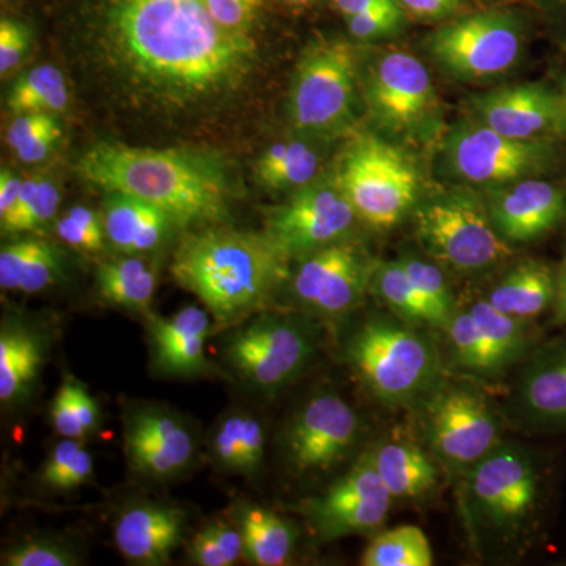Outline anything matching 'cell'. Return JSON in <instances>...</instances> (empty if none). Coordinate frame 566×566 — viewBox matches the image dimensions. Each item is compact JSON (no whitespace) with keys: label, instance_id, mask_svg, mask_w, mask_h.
I'll use <instances>...</instances> for the list:
<instances>
[{"label":"cell","instance_id":"cell-8","mask_svg":"<svg viewBox=\"0 0 566 566\" xmlns=\"http://www.w3.org/2000/svg\"><path fill=\"white\" fill-rule=\"evenodd\" d=\"M558 139H513L483 123L458 126L447 140L450 169L472 185L502 186L547 172Z\"/></svg>","mask_w":566,"mask_h":566},{"label":"cell","instance_id":"cell-32","mask_svg":"<svg viewBox=\"0 0 566 566\" xmlns=\"http://www.w3.org/2000/svg\"><path fill=\"white\" fill-rule=\"evenodd\" d=\"M70 96L65 76L51 63L35 66L14 82L7 98L13 114L25 112H63L69 107Z\"/></svg>","mask_w":566,"mask_h":566},{"label":"cell","instance_id":"cell-12","mask_svg":"<svg viewBox=\"0 0 566 566\" xmlns=\"http://www.w3.org/2000/svg\"><path fill=\"white\" fill-rule=\"evenodd\" d=\"M314 348V334L305 324L285 316H263L234 333L226 353L245 381L275 390L303 370Z\"/></svg>","mask_w":566,"mask_h":566},{"label":"cell","instance_id":"cell-22","mask_svg":"<svg viewBox=\"0 0 566 566\" xmlns=\"http://www.w3.org/2000/svg\"><path fill=\"white\" fill-rule=\"evenodd\" d=\"M517 403L534 427L566 431V342L535 354L517 387Z\"/></svg>","mask_w":566,"mask_h":566},{"label":"cell","instance_id":"cell-54","mask_svg":"<svg viewBox=\"0 0 566 566\" xmlns=\"http://www.w3.org/2000/svg\"><path fill=\"white\" fill-rule=\"evenodd\" d=\"M71 389H73V400L74 405H76L82 427H84L85 433H91L99 423L98 406H96L92 395L80 382L71 379Z\"/></svg>","mask_w":566,"mask_h":566},{"label":"cell","instance_id":"cell-6","mask_svg":"<svg viewBox=\"0 0 566 566\" xmlns=\"http://www.w3.org/2000/svg\"><path fill=\"white\" fill-rule=\"evenodd\" d=\"M357 218L378 230L398 226L416 207L419 175L406 153L374 136L349 145L334 178Z\"/></svg>","mask_w":566,"mask_h":566},{"label":"cell","instance_id":"cell-27","mask_svg":"<svg viewBox=\"0 0 566 566\" xmlns=\"http://www.w3.org/2000/svg\"><path fill=\"white\" fill-rule=\"evenodd\" d=\"M394 499H417L438 485V468L420 447L389 441L367 455Z\"/></svg>","mask_w":566,"mask_h":566},{"label":"cell","instance_id":"cell-59","mask_svg":"<svg viewBox=\"0 0 566 566\" xmlns=\"http://www.w3.org/2000/svg\"><path fill=\"white\" fill-rule=\"evenodd\" d=\"M560 92L564 93L565 99H566V77L564 82H562Z\"/></svg>","mask_w":566,"mask_h":566},{"label":"cell","instance_id":"cell-34","mask_svg":"<svg viewBox=\"0 0 566 566\" xmlns=\"http://www.w3.org/2000/svg\"><path fill=\"white\" fill-rule=\"evenodd\" d=\"M371 286L376 294L406 323L438 327L433 311L398 260L375 266Z\"/></svg>","mask_w":566,"mask_h":566},{"label":"cell","instance_id":"cell-48","mask_svg":"<svg viewBox=\"0 0 566 566\" xmlns=\"http://www.w3.org/2000/svg\"><path fill=\"white\" fill-rule=\"evenodd\" d=\"M84 449L80 439L65 438L52 449L48 463L44 465L43 482L48 486L57 488L59 480L65 474L73 458Z\"/></svg>","mask_w":566,"mask_h":566},{"label":"cell","instance_id":"cell-44","mask_svg":"<svg viewBox=\"0 0 566 566\" xmlns=\"http://www.w3.org/2000/svg\"><path fill=\"white\" fill-rule=\"evenodd\" d=\"M240 428L241 415H232L219 424L212 439L216 460L233 472H241Z\"/></svg>","mask_w":566,"mask_h":566},{"label":"cell","instance_id":"cell-11","mask_svg":"<svg viewBox=\"0 0 566 566\" xmlns=\"http://www.w3.org/2000/svg\"><path fill=\"white\" fill-rule=\"evenodd\" d=\"M501 419L475 390L452 387L434 395L424 417V438L450 468H474L502 444Z\"/></svg>","mask_w":566,"mask_h":566},{"label":"cell","instance_id":"cell-33","mask_svg":"<svg viewBox=\"0 0 566 566\" xmlns=\"http://www.w3.org/2000/svg\"><path fill=\"white\" fill-rule=\"evenodd\" d=\"M469 311L502 371L523 359L532 340L524 319L497 311L486 300L479 301Z\"/></svg>","mask_w":566,"mask_h":566},{"label":"cell","instance_id":"cell-58","mask_svg":"<svg viewBox=\"0 0 566 566\" xmlns=\"http://www.w3.org/2000/svg\"><path fill=\"white\" fill-rule=\"evenodd\" d=\"M283 2L289 3L292 7H307L311 3H314L315 0H283Z\"/></svg>","mask_w":566,"mask_h":566},{"label":"cell","instance_id":"cell-16","mask_svg":"<svg viewBox=\"0 0 566 566\" xmlns=\"http://www.w3.org/2000/svg\"><path fill=\"white\" fill-rule=\"evenodd\" d=\"M374 273L375 266L363 251L342 240L301 259L293 275V293L318 314L342 315L360 304Z\"/></svg>","mask_w":566,"mask_h":566},{"label":"cell","instance_id":"cell-36","mask_svg":"<svg viewBox=\"0 0 566 566\" xmlns=\"http://www.w3.org/2000/svg\"><path fill=\"white\" fill-rule=\"evenodd\" d=\"M61 205L57 185L43 175L22 181L20 199L7 218L0 219L3 234L36 232L54 218Z\"/></svg>","mask_w":566,"mask_h":566},{"label":"cell","instance_id":"cell-47","mask_svg":"<svg viewBox=\"0 0 566 566\" xmlns=\"http://www.w3.org/2000/svg\"><path fill=\"white\" fill-rule=\"evenodd\" d=\"M57 118L50 112H25L18 114V117L11 122L7 129L6 142L11 150L17 151L25 142L33 139L36 134L44 132L50 126L57 123Z\"/></svg>","mask_w":566,"mask_h":566},{"label":"cell","instance_id":"cell-57","mask_svg":"<svg viewBox=\"0 0 566 566\" xmlns=\"http://www.w3.org/2000/svg\"><path fill=\"white\" fill-rule=\"evenodd\" d=\"M382 2H387V0H334L333 3L334 9L348 20V18L356 17V14Z\"/></svg>","mask_w":566,"mask_h":566},{"label":"cell","instance_id":"cell-28","mask_svg":"<svg viewBox=\"0 0 566 566\" xmlns=\"http://www.w3.org/2000/svg\"><path fill=\"white\" fill-rule=\"evenodd\" d=\"M41 344L39 338L21 326H3L0 333V400L20 401L31 392L39 376Z\"/></svg>","mask_w":566,"mask_h":566},{"label":"cell","instance_id":"cell-15","mask_svg":"<svg viewBox=\"0 0 566 566\" xmlns=\"http://www.w3.org/2000/svg\"><path fill=\"white\" fill-rule=\"evenodd\" d=\"M392 501V494L365 455L326 493L305 502L301 512L319 538L333 542L381 527Z\"/></svg>","mask_w":566,"mask_h":566},{"label":"cell","instance_id":"cell-49","mask_svg":"<svg viewBox=\"0 0 566 566\" xmlns=\"http://www.w3.org/2000/svg\"><path fill=\"white\" fill-rule=\"evenodd\" d=\"M61 139L62 126L61 123L57 122L55 125L50 126V128L44 129V132L36 134L33 139L21 145V147L14 151V155L24 164L41 163L51 155V151L54 150L55 145H57Z\"/></svg>","mask_w":566,"mask_h":566},{"label":"cell","instance_id":"cell-13","mask_svg":"<svg viewBox=\"0 0 566 566\" xmlns=\"http://www.w3.org/2000/svg\"><path fill=\"white\" fill-rule=\"evenodd\" d=\"M353 205L334 181H312L268 214L266 233L290 259H304L345 240L357 221Z\"/></svg>","mask_w":566,"mask_h":566},{"label":"cell","instance_id":"cell-17","mask_svg":"<svg viewBox=\"0 0 566 566\" xmlns=\"http://www.w3.org/2000/svg\"><path fill=\"white\" fill-rule=\"evenodd\" d=\"M359 416L337 394H319L294 416L285 436L290 464L301 472L329 471L359 438Z\"/></svg>","mask_w":566,"mask_h":566},{"label":"cell","instance_id":"cell-43","mask_svg":"<svg viewBox=\"0 0 566 566\" xmlns=\"http://www.w3.org/2000/svg\"><path fill=\"white\" fill-rule=\"evenodd\" d=\"M31 48L28 25L10 18L0 21V76L6 80L24 61Z\"/></svg>","mask_w":566,"mask_h":566},{"label":"cell","instance_id":"cell-23","mask_svg":"<svg viewBox=\"0 0 566 566\" xmlns=\"http://www.w3.org/2000/svg\"><path fill=\"white\" fill-rule=\"evenodd\" d=\"M210 333V315L197 305H188L169 318L151 316L150 337L159 368L170 375L203 370L205 342Z\"/></svg>","mask_w":566,"mask_h":566},{"label":"cell","instance_id":"cell-38","mask_svg":"<svg viewBox=\"0 0 566 566\" xmlns=\"http://www.w3.org/2000/svg\"><path fill=\"white\" fill-rule=\"evenodd\" d=\"M398 262L401 263L406 274L430 305L436 319H438V327L446 329L457 308L442 271L436 264L412 255V253H406L398 259Z\"/></svg>","mask_w":566,"mask_h":566},{"label":"cell","instance_id":"cell-25","mask_svg":"<svg viewBox=\"0 0 566 566\" xmlns=\"http://www.w3.org/2000/svg\"><path fill=\"white\" fill-rule=\"evenodd\" d=\"M556 293L557 271L538 260H526L502 277L486 301L497 311L527 322L554 305Z\"/></svg>","mask_w":566,"mask_h":566},{"label":"cell","instance_id":"cell-4","mask_svg":"<svg viewBox=\"0 0 566 566\" xmlns=\"http://www.w3.org/2000/svg\"><path fill=\"white\" fill-rule=\"evenodd\" d=\"M346 357L385 405H411L433 392L441 357L430 338L408 324L371 319L353 335Z\"/></svg>","mask_w":566,"mask_h":566},{"label":"cell","instance_id":"cell-31","mask_svg":"<svg viewBox=\"0 0 566 566\" xmlns=\"http://www.w3.org/2000/svg\"><path fill=\"white\" fill-rule=\"evenodd\" d=\"M96 285L104 300L134 312L150 308L156 290L155 271L136 256L99 264Z\"/></svg>","mask_w":566,"mask_h":566},{"label":"cell","instance_id":"cell-35","mask_svg":"<svg viewBox=\"0 0 566 566\" xmlns=\"http://www.w3.org/2000/svg\"><path fill=\"white\" fill-rule=\"evenodd\" d=\"M364 566H431L434 554L422 528L400 526L382 532L364 551Z\"/></svg>","mask_w":566,"mask_h":566},{"label":"cell","instance_id":"cell-45","mask_svg":"<svg viewBox=\"0 0 566 566\" xmlns=\"http://www.w3.org/2000/svg\"><path fill=\"white\" fill-rule=\"evenodd\" d=\"M51 419L55 430L63 438L80 439L87 434L82 427L76 405H74L71 379H66L55 394L51 406Z\"/></svg>","mask_w":566,"mask_h":566},{"label":"cell","instance_id":"cell-10","mask_svg":"<svg viewBox=\"0 0 566 566\" xmlns=\"http://www.w3.org/2000/svg\"><path fill=\"white\" fill-rule=\"evenodd\" d=\"M469 493L486 527L512 535L523 531L539 501L538 469L523 449L501 444L471 468Z\"/></svg>","mask_w":566,"mask_h":566},{"label":"cell","instance_id":"cell-26","mask_svg":"<svg viewBox=\"0 0 566 566\" xmlns=\"http://www.w3.org/2000/svg\"><path fill=\"white\" fill-rule=\"evenodd\" d=\"M62 255L55 245L36 238L7 243L0 249V286L10 292L39 293L57 282Z\"/></svg>","mask_w":566,"mask_h":566},{"label":"cell","instance_id":"cell-40","mask_svg":"<svg viewBox=\"0 0 566 566\" xmlns=\"http://www.w3.org/2000/svg\"><path fill=\"white\" fill-rule=\"evenodd\" d=\"M205 3L227 31L255 36L266 0H205Z\"/></svg>","mask_w":566,"mask_h":566},{"label":"cell","instance_id":"cell-21","mask_svg":"<svg viewBox=\"0 0 566 566\" xmlns=\"http://www.w3.org/2000/svg\"><path fill=\"white\" fill-rule=\"evenodd\" d=\"M186 515L169 505H134L123 512L114 527L118 551L140 565H164L181 543Z\"/></svg>","mask_w":566,"mask_h":566},{"label":"cell","instance_id":"cell-2","mask_svg":"<svg viewBox=\"0 0 566 566\" xmlns=\"http://www.w3.org/2000/svg\"><path fill=\"white\" fill-rule=\"evenodd\" d=\"M74 170L93 188L161 208L175 226H218L229 214V178L207 153L98 142L82 153Z\"/></svg>","mask_w":566,"mask_h":566},{"label":"cell","instance_id":"cell-5","mask_svg":"<svg viewBox=\"0 0 566 566\" xmlns=\"http://www.w3.org/2000/svg\"><path fill=\"white\" fill-rule=\"evenodd\" d=\"M356 51L340 40H318L301 55L290 91L294 132L312 139H335L354 122Z\"/></svg>","mask_w":566,"mask_h":566},{"label":"cell","instance_id":"cell-24","mask_svg":"<svg viewBox=\"0 0 566 566\" xmlns=\"http://www.w3.org/2000/svg\"><path fill=\"white\" fill-rule=\"evenodd\" d=\"M103 222L107 240L125 253L150 252L161 245L175 226L172 218L155 205L128 193H107Z\"/></svg>","mask_w":566,"mask_h":566},{"label":"cell","instance_id":"cell-30","mask_svg":"<svg viewBox=\"0 0 566 566\" xmlns=\"http://www.w3.org/2000/svg\"><path fill=\"white\" fill-rule=\"evenodd\" d=\"M318 170V153L300 140L271 145L262 153L255 166L256 180L274 191L311 185Z\"/></svg>","mask_w":566,"mask_h":566},{"label":"cell","instance_id":"cell-51","mask_svg":"<svg viewBox=\"0 0 566 566\" xmlns=\"http://www.w3.org/2000/svg\"><path fill=\"white\" fill-rule=\"evenodd\" d=\"M208 531L216 539L218 546L221 547L223 556H226L229 565L237 564L240 557L244 556V539L241 531L227 526L223 523H212L207 526Z\"/></svg>","mask_w":566,"mask_h":566},{"label":"cell","instance_id":"cell-19","mask_svg":"<svg viewBox=\"0 0 566 566\" xmlns=\"http://www.w3.org/2000/svg\"><path fill=\"white\" fill-rule=\"evenodd\" d=\"M494 229L506 243H528L553 232L566 216V188L526 178L494 186L485 200Z\"/></svg>","mask_w":566,"mask_h":566},{"label":"cell","instance_id":"cell-42","mask_svg":"<svg viewBox=\"0 0 566 566\" xmlns=\"http://www.w3.org/2000/svg\"><path fill=\"white\" fill-rule=\"evenodd\" d=\"M403 13L405 9L400 0H387L346 21L354 39L371 40L397 31L398 25L403 21Z\"/></svg>","mask_w":566,"mask_h":566},{"label":"cell","instance_id":"cell-9","mask_svg":"<svg viewBox=\"0 0 566 566\" xmlns=\"http://www.w3.org/2000/svg\"><path fill=\"white\" fill-rule=\"evenodd\" d=\"M523 46L520 21L506 11H482L442 25L427 50L442 69L463 80L497 76L515 65Z\"/></svg>","mask_w":566,"mask_h":566},{"label":"cell","instance_id":"cell-7","mask_svg":"<svg viewBox=\"0 0 566 566\" xmlns=\"http://www.w3.org/2000/svg\"><path fill=\"white\" fill-rule=\"evenodd\" d=\"M416 233L424 251L461 273L488 270L513 252L494 229L485 200L468 189L438 193L420 205Z\"/></svg>","mask_w":566,"mask_h":566},{"label":"cell","instance_id":"cell-37","mask_svg":"<svg viewBox=\"0 0 566 566\" xmlns=\"http://www.w3.org/2000/svg\"><path fill=\"white\" fill-rule=\"evenodd\" d=\"M446 331L453 357L461 367L486 378L502 374L501 365L495 360L471 311H457L447 324Z\"/></svg>","mask_w":566,"mask_h":566},{"label":"cell","instance_id":"cell-1","mask_svg":"<svg viewBox=\"0 0 566 566\" xmlns=\"http://www.w3.org/2000/svg\"><path fill=\"white\" fill-rule=\"evenodd\" d=\"M91 13L107 65L133 92L166 107L237 91L259 51L255 36L227 31L205 0H95Z\"/></svg>","mask_w":566,"mask_h":566},{"label":"cell","instance_id":"cell-53","mask_svg":"<svg viewBox=\"0 0 566 566\" xmlns=\"http://www.w3.org/2000/svg\"><path fill=\"white\" fill-rule=\"evenodd\" d=\"M93 474V458L85 449H81L80 453L73 458L65 474L59 480L55 490H71V488L81 486L87 482Z\"/></svg>","mask_w":566,"mask_h":566},{"label":"cell","instance_id":"cell-55","mask_svg":"<svg viewBox=\"0 0 566 566\" xmlns=\"http://www.w3.org/2000/svg\"><path fill=\"white\" fill-rule=\"evenodd\" d=\"M22 181L7 167L0 170V219L7 218L20 199Z\"/></svg>","mask_w":566,"mask_h":566},{"label":"cell","instance_id":"cell-56","mask_svg":"<svg viewBox=\"0 0 566 566\" xmlns=\"http://www.w3.org/2000/svg\"><path fill=\"white\" fill-rule=\"evenodd\" d=\"M554 322L566 324V256L557 271V293L554 301Z\"/></svg>","mask_w":566,"mask_h":566},{"label":"cell","instance_id":"cell-60","mask_svg":"<svg viewBox=\"0 0 566 566\" xmlns=\"http://www.w3.org/2000/svg\"><path fill=\"white\" fill-rule=\"evenodd\" d=\"M558 3H560L562 9H564L566 13V0H558Z\"/></svg>","mask_w":566,"mask_h":566},{"label":"cell","instance_id":"cell-41","mask_svg":"<svg viewBox=\"0 0 566 566\" xmlns=\"http://www.w3.org/2000/svg\"><path fill=\"white\" fill-rule=\"evenodd\" d=\"M2 564L7 566H73L80 564V557L70 547L55 542L40 539V542L21 543L11 547L2 556Z\"/></svg>","mask_w":566,"mask_h":566},{"label":"cell","instance_id":"cell-52","mask_svg":"<svg viewBox=\"0 0 566 566\" xmlns=\"http://www.w3.org/2000/svg\"><path fill=\"white\" fill-rule=\"evenodd\" d=\"M400 3L420 20H439L453 13L460 0H400Z\"/></svg>","mask_w":566,"mask_h":566},{"label":"cell","instance_id":"cell-46","mask_svg":"<svg viewBox=\"0 0 566 566\" xmlns=\"http://www.w3.org/2000/svg\"><path fill=\"white\" fill-rule=\"evenodd\" d=\"M241 474H251L262 464L264 455V431L255 417L241 415Z\"/></svg>","mask_w":566,"mask_h":566},{"label":"cell","instance_id":"cell-14","mask_svg":"<svg viewBox=\"0 0 566 566\" xmlns=\"http://www.w3.org/2000/svg\"><path fill=\"white\" fill-rule=\"evenodd\" d=\"M368 109L397 136H420L434 120L436 96L430 73L415 55L385 52L365 82Z\"/></svg>","mask_w":566,"mask_h":566},{"label":"cell","instance_id":"cell-3","mask_svg":"<svg viewBox=\"0 0 566 566\" xmlns=\"http://www.w3.org/2000/svg\"><path fill=\"white\" fill-rule=\"evenodd\" d=\"M290 260L266 232H243L218 223L182 238L170 271L182 289L227 324L271 303L289 279Z\"/></svg>","mask_w":566,"mask_h":566},{"label":"cell","instance_id":"cell-18","mask_svg":"<svg viewBox=\"0 0 566 566\" xmlns=\"http://www.w3.org/2000/svg\"><path fill=\"white\" fill-rule=\"evenodd\" d=\"M479 122L513 139L566 140V99L560 88L513 85L474 102Z\"/></svg>","mask_w":566,"mask_h":566},{"label":"cell","instance_id":"cell-39","mask_svg":"<svg viewBox=\"0 0 566 566\" xmlns=\"http://www.w3.org/2000/svg\"><path fill=\"white\" fill-rule=\"evenodd\" d=\"M55 233L70 248L98 252L104 248L103 218L87 207H73L55 223Z\"/></svg>","mask_w":566,"mask_h":566},{"label":"cell","instance_id":"cell-29","mask_svg":"<svg viewBox=\"0 0 566 566\" xmlns=\"http://www.w3.org/2000/svg\"><path fill=\"white\" fill-rule=\"evenodd\" d=\"M240 531L244 556L259 566L289 564L296 542V532L289 521L262 506H248L241 512Z\"/></svg>","mask_w":566,"mask_h":566},{"label":"cell","instance_id":"cell-20","mask_svg":"<svg viewBox=\"0 0 566 566\" xmlns=\"http://www.w3.org/2000/svg\"><path fill=\"white\" fill-rule=\"evenodd\" d=\"M125 450L137 474L167 479L188 468L196 439L180 417L164 409H140L126 422Z\"/></svg>","mask_w":566,"mask_h":566},{"label":"cell","instance_id":"cell-50","mask_svg":"<svg viewBox=\"0 0 566 566\" xmlns=\"http://www.w3.org/2000/svg\"><path fill=\"white\" fill-rule=\"evenodd\" d=\"M189 557L193 564L200 566H229L221 547L218 546L207 527L192 539Z\"/></svg>","mask_w":566,"mask_h":566}]
</instances>
